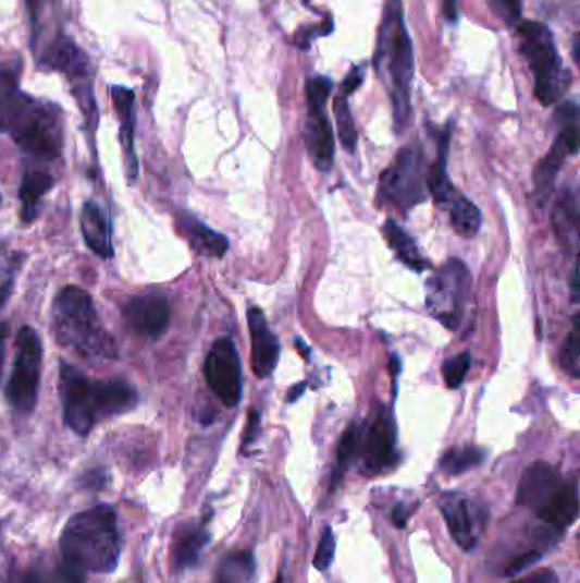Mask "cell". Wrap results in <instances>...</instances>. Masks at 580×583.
<instances>
[{"label": "cell", "instance_id": "1", "mask_svg": "<svg viewBox=\"0 0 580 583\" xmlns=\"http://www.w3.org/2000/svg\"><path fill=\"white\" fill-rule=\"evenodd\" d=\"M59 394L66 427L81 437H87L104 420L132 412L138 404V391L126 380L92 379L65 361L60 362Z\"/></svg>", "mask_w": 580, "mask_h": 583}, {"label": "cell", "instance_id": "2", "mask_svg": "<svg viewBox=\"0 0 580 583\" xmlns=\"http://www.w3.org/2000/svg\"><path fill=\"white\" fill-rule=\"evenodd\" d=\"M63 563L83 573H113L120 563L118 517L111 507L99 506L77 513L60 536Z\"/></svg>", "mask_w": 580, "mask_h": 583}, {"label": "cell", "instance_id": "3", "mask_svg": "<svg viewBox=\"0 0 580 583\" xmlns=\"http://www.w3.org/2000/svg\"><path fill=\"white\" fill-rule=\"evenodd\" d=\"M51 329L57 343L89 361H113L118 344L104 328L92 297L81 287L60 290L51 307Z\"/></svg>", "mask_w": 580, "mask_h": 583}, {"label": "cell", "instance_id": "4", "mask_svg": "<svg viewBox=\"0 0 580 583\" xmlns=\"http://www.w3.org/2000/svg\"><path fill=\"white\" fill-rule=\"evenodd\" d=\"M386 63L392 81L395 126L406 129L410 118V84L414 77L412 41L404 21L400 0H390L380 36H378L374 68Z\"/></svg>", "mask_w": 580, "mask_h": 583}, {"label": "cell", "instance_id": "5", "mask_svg": "<svg viewBox=\"0 0 580 583\" xmlns=\"http://www.w3.org/2000/svg\"><path fill=\"white\" fill-rule=\"evenodd\" d=\"M522 56L534 75V95L542 105L557 102L569 87V72L562 65L557 45L545 24L526 21L519 26Z\"/></svg>", "mask_w": 580, "mask_h": 583}, {"label": "cell", "instance_id": "6", "mask_svg": "<svg viewBox=\"0 0 580 583\" xmlns=\"http://www.w3.org/2000/svg\"><path fill=\"white\" fill-rule=\"evenodd\" d=\"M44 365V344L36 329L23 326L16 337V355L11 379L5 388L9 406L17 415H32L38 401L39 382Z\"/></svg>", "mask_w": 580, "mask_h": 583}, {"label": "cell", "instance_id": "7", "mask_svg": "<svg viewBox=\"0 0 580 583\" xmlns=\"http://www.w3.org/2000/svg\"><path fill=\"white\" fill-rule=\"evenodd\" d=\"M429 313L436 317L444 328H460L465 307L470 297L471 277L465 263L460 259H449L428 280Z\"/></svg>", "mask_w": 580, "mask_h": 583}, {"label": "cell", "instance_id": "8", "mask_svg": "<svg viewBox=\"0 0 580 583\" xmlns=\"http://www.w3.org/2000/svg\"><path fill=\"white\" fill-rule=\"evenodd\" d=\"M20 149L41 161H55L62 154V126L53 108L35 101L11 130Z\"/></svg>", "mask_w": 580, "mask_h": 583}, {"label": "cell", "instance_id": "9", "mask_svg": "<svg viewBox=\"0 0 580 583\" xmlns=\"http://www.w3.org/2000/svg\"><path fill=\"white\" fill-rule=\"evenodd\" d=\"M380 189L383 198L404 210L422 204L428 193V177L421 153L416 147L402 149L394 165L383 172Z\"/></svg>", "mask_w": 580, "mask_h": 583}, {"label": "cell", "instance_id": "10", "mask_svg": "<svg viewBox=\"0 0 580 583\" xmlns=\"http://www.w3.org/2000/svg\"><path fill=\"white\" fill-rule=\"evenodd\" d=\"M361 471L368 476L386 473L398 462L397 430L388 410L377 404L367 428H361Z\"/></svg>", "mask_w": 580, "mask_h": 583}, {"label": "cell", "instance_id": "11", "mask_svg": "<svg viewBox=\"0 0 580 583\" xmlns=\"http://www.w3.org/2000/svg\"><path fill=\"white\" fill-rule=\"evenodd\" d=\"M437 509L443 513L449 536L464 551L477 548L488 527L489 513L485 507L458 491L443 494L437 500Z\"/></svg>", "mask_w": 580, "mask_h": 583}, {"label": "cell", "instance_id": "12", "mask_svg": "<svg viewBox=\"0 0 580 583\" xmlns=\"http://www.w3.org/2000/svg\"><path fill=\"white\" fill-rule=\"evenodd\" d=\"M205 377L225 406H237L242 398V364L231 338L214 341L205 361Z\"/></svg>", "mask_w": 580, "mask_h": 583}, {"label": "cell", "instance_id": "13", "mask_svg": "<svg viewBox=\"0 0 580 583\" xmlns=\"http://www.w3.org/2000/svg\"><path fill=\"white\" fill-rule=\"evenodd\" d=\"M123 317L133 333L145 340H159L171 323V306L164 294L145 292L126 302Z\"/></svg>", "mask_w": 580, "mask_h": 583}, {"label": "cell", "instance_id": "14", "mask_svg": "<svg viewBox=\"0 0 580 583\" xmlns=\"http://www.w3.org/2000/svg\"><path fill=\"white\" fill-rule=\"evenodd\" d=\"M560 471L552 466L548 462H534L522 473L521 482L518 486L516 501L519 506L530 509L536 513L555 497L558 489L564 485Z\"/></svg>", "mask_w": 580, "mask_h": 583}, {"label": "cell", "instance_id": "15", "mask_svg": "<svg viewBox=\"0 0 580 583\" xmlns=\"http://www.w3.org/2000/svg\"><path fill=\"white\" fill-rule=\"evenodd\" d=\"M250 340H252V371L259 379L271 376L280 361V341L269 328L268 319L259 307L247 311Z\"/></svg>", "mask_w": 580, "mask_h": 583}, {"label": "cell", "instance_id": "16", "mask_svg": "<svg viewBox=\"0 0 580 583\" xmlns=\"http://www.w3.org/2000/svg\"><path fill=\"white\" fill-rule=\"evenodd\" d=\"M305 142L313 165L320 171H329L334 165L335 142L331 122L325 114V105H308Z\"/></svg>", "mask_w": 580, "mask_h": 583}, {"label": "cell", "instance_id": "17", "mask_svg": "<svg viewBox=\"0 0 580 583\" xmlns=\"http://www.w3.org/2000/svg\"><path fill=\"white\" fill-rule=\"evenodd\" d=\"M118 118H120V137L125 154V172L129 186L138 181V157L135 153V95L126 87H111Z\"/></svg>", "mask_w": 580, "mask_h": 583}, {"label": "cell", "instance_id": "18", "mask_svg": "<svg viewBox=\"0 0 580 583\" xmlns=\"http://www.w3.org/2000/svg\"><path fill=\"white\" fill-rule=\"evenodd\" d=\"M534 515L540 521L545 522L550 531L562 536L579 517V485H577V479L564 482L555 497L542 510H538Z\"/></svg>", "mask_w": 580, "mask_h": 583}, {"label": "cell", "instance_id": "19", "mask_svg": "<svg viewBox=\"0 0 580 583\" xmlns=\"http://www.w3.org/2000/svg\"><path fill=\"white\" fill-rule=\"evenodd\" d=\"M177 229L196 253L208 258H222L231 246L225 235L208 228L207 223L201 222L189 211L177 214Z\"/></svg>", "mask_w": 580, "mask_h": 583}, {"label": "cell", "instance_id": "20", "mask_svg": "<svg viewBox=\"0 0 580 583\" xmlns=\"http://www.w3.org/2000/svg\"><path fill=\"white\" fill-rule=\"evenodd\" d=\"M437 207L448 211L453 229L461 238H473L482 226V214L473 202L468 201L467 196L461 195L455 186H449L441 196L434 198Z\"/></svg>", "mask_w": 580, "mask_h": 583}, {"label": "cell", "instance_id": "21", "mask_svg": "<svg viewBox=\"0 0 580 583\" xmlns=\"http://www.w3.org/2000/svg\"><path fill=\"white\" fill-rule=\"evenodd\" d=\"M81 229L84 241L92 253L101 258L114 256L113 238H111L110 217L96 202H86L81 214Z\"/></svg>", "mask_w": 580, "mask_h": 583}, {"label": "cell", "instance_id": "22", "mask_svg": "<svg viewBox=\"0 0 580 583\" xmlns=\"http://www.w3.org/2000/svg\"><path fill=\"white\" fill-rule=\"evenodd\" d=\"M210 533L203 524H187L175 534L172 546V561L177 572H184L187 568L195 567L199 556L210 543Z\"/></svg>", "mask_w": 580, "mask_h": 583}, {"label": "cell", "instance_id": "23", "mask_svg": "<svg viewBox=\"0 0 580 583\" xmlns=\"http://www.w3.org/2000/svg\"><path fill=\"white\" fill-rule=\"evenodd\" d=\"M553 231L558 240L572 250L579 240V204L576 193L570 189H564L555 202V210L552 214Z\"/></svg>", "mask_w": 580, "mask_h": 583}, {"label": "cell", "instance_id": "24", "mask_svg": "<svg viewBox=\"0 0 580 583\" xmlns=\"http://www.w3.org/2000/svg\"><path fill=\"white\" fill-rule=\"evenodd\" d=\"M35 99L23 95L17 87L14 75L0 71V132H9L14 129L20 118L26 113Z\"/></svg>", "mask_w": 580, "mask_h": 583}, {"label": "cell", "instance_id": "25", "mask_svg": "<svg viewBox=\"0 0 580 583\" xmlns=\"http://www.w3.org/2000/svg\"><path fill=\"white\" fill-rule=\"evenodd\" d=\"M569 156V150L564 142L557 138L550 153L538 162L534 169V201L538 207H545L553 195V184L557 180L558 171L564 166L565 157Z\"/></svg>", "mask_w": 580, "mask_h": 583}, {"label": "cell", "instance_id": "26", "mask_svg": "<svg viewBox=\"0 0 580 583\" xmlns=\"http://www.w3.org/2000/svg\"><path fill=\"white\" fill-rule=\"evenodd\" d=\"M44 63L72 77H84L89 71V60L86 53L69 38L55 39L45 53Z\"/></svg>", "mask_w": 580, "mask_h": 583}, {"label": "cell", "instance_id": "27", "mask_svg": "<svg viewBox=\"0 0 580 583\" xmlns=\"http://www.w3.org/2000/svg\"><path fill=\"white\" fill-rule=\"evenodd\" d=\"M55 186V178L44 171H28L24 174L20 186L21 220L24 223L35 222L39 216L41 198Z\"/></svg>", "mask_w": 580, "mask_h": 583}, {"label": "cell", "instance_id": "28", "mask_svg": "<svg viewBox=\"0 0 580 583\" xmlns=\"http://www.w3.org/2000/svg\"><path fill=\"white\" fill-rule=\"evenodd\" d=\"M383 234H385L388 246L397 253L398 259L404 265L412 268L414 271L428 270V259L422 258L412 238L404 229L398 228L394 220H386L385 226H383Z\"/></svg>", "mask_w": 580, "mask_h": 583}, {"label": "cell", "instance_id": "29", "mask_svg": "<svg viewBox=\"0 0 580 583\" xmlns=\"http://www.w3.org/2000/svg\"><path fill=\"white\" fill-rule=\"evenodd\" d=\"M256 558L252 551H235L223 558L213 583H256Z\"/></svg>", "mask_w": 580, "mask_h": 583}, {"label": "cell", "instance_id": "30", "mask_svg": "<svg viewBox=\"0 0 580 583\" xmlns=\"http://www.w3.org/2000/svg\"><path fill=\"white\" fill-rule=\"evenodd\" d=\"M359 439H361V427L353 423L346 428L341 437L340 446H337V458H335L334 473H332V491L340 486L344 474L349 470L350 462L355 461L356 454L359 452Z\"/></svg>", "mask_w": 580, "mask_h": 583}, {"label": "cell", "instance_id": "31", "mask_svg": "<svg viewBox=\"0 0 580 583\" xmlns=\"http://www.w3.org/2000/svg\"><path fill=\"white\" fill-rule=\"evenodd\" d=\"M485 459V452L479 447H453L448 452H444L441 458V470L446 474H464L467 471L476 470Z\"/></svg>", "mask_w": 580, "mask_h": 583}, {"label": "cell", "instance_id": "32", "mask_svg": "<svg viewBox=\"0 0 580 583\" xmlns=\"http://www.w3.org/2000/svg\"><path fill=\"white\" fill-rule=\"evenodd\" d=\"M17 583H86V579L83 572L62 563L55 567L32 568Z\"/></svg>", "mask_w": 580, "mask_h": 583}, {"label": "cell", "instance_id": "33", "mask_svg": "<svg viewBox=\"0 0 580 583\" xmlns=\"http://www.w3.org/2000/svg\"><path fill=\"white\" fill-rule=\"evenodd\" d=\"M335 125H337V135L346 153H355L358 144V134H356L355 120L350 114L349 102L346 96L341 95L335 98L334 102Z\"/></svg>", "mask_w": 580, "mask_h": 583}, {"label": "cell", "instance_id": "34", "mask_svg": "<svg viewBox=\"0 0 580 583\" xmlns=\"http://www.w3.org/2000/svg\"><path fill=\"white\" fill-rule=\"evenodd\" d=\"M560 365L565 373L577 379L580 376V316H573L572 331L565 338L560 352Z\"/></svg>", "mask_w": 580, "mask_h": 583}, {"label": "cell", "instance_id": "35", "mask_svg": "<svg viewBox=\"0 0 580 583\" xmlns=\"http://www.w3.org/2000/svg\"><path fill=\"white\" fill-rule=\"evenodd\" d=\"M470 364L471 356L468 352L458 353V355L452 356V359L444 362L443 377L444 382L448 384L449 389L461 388Z\"/></svg>", "mask_w": 580, "mask_h": 583}, {"label": "cell", "instance_id": "36", "mask_svg": "<svg viewBox=\"0 0 580 583\" xmlns=\"http://www.w3.org/2000/svg\"><path fill=\"white\" fill-rule=\"evenodd\" d=\"M335 556V536L332 533L331 525L323 529L322 536H320L319 546H317L316 556H313V567L319 572H328L331 568Z\"/></svg>", "mask_w": 580, "mask_h": 583}, {"label": "cell", "instance_id": "37", "mask_svg": "<svg viewBox=\"0 0 580 583\" xmlns=\"http://www.w3.org/2000/svg\"><path fill=\"white\" fill-rule=\"evenodd\" d=\"M489 5H491L495 16L509 24V26H515L521 20L522 9L519 0H491Z\"/></svg>", "mask_w": 580, "mask_h": 583}, {"label": "cell", "instance_id": "38", "mask_svg": "<svg viewBox=\"0 0 580 583\" xmlns=\"http://www.w3.org/2000/svg\"><path fill=\"white\" fill-rule=\"evenodd\" d=\"M332 83L329 77H313L307 83V105H325L331 95Z\"/></svg>", "mask_w": 580, "mask_h": 583}, {"label": "cell", "instance_id": "39", "mask_svg": "<svg viewBox=\"0 0 580 583\" xmlns=\"http://www.w3.org/2000/svg\"><path fill=\"white\" fill-rule=\"evenodd\" d=\"M543 552L540 549H530V551L522 552V555L513 558L509 564L506 567L504 575H518V573L525 572L528 568L533 567L536 561L542 560Z\"/></svg>", "mask_w": 580, "mask_h": 583}, {"label": "cell", "instance_id": "40", "mask_svg": "<svg viewBox=\"0 0 580 583\" xmlns=\"http://www.w3.org/2000/svg\"><path fill=\"white\" fill-rule=\"evenodd\" d=\"M414 507H407V503H397L392 510V522L395 527L406 529L407 522H409L410 515H412Z\"/></svg>", "mask_w": 580, "mask_h": 583}, {"label": "cell", "instance_id": "41", "mask_svg": "<svg viewBox=\"0 0 580 583\" xmlns=\"http://www.w3.org/2000/svg\"><path fill=\"white\" fill-rule=\"evenodd\" d=\"M513 583H558V576L553 570H540Z\"/></svg>", "mask_w": 580, "mask_h": 583}, {"label": "cell", "instance_id": "42", "mask_svg": "<svg viewBox=\"0 0 580 583\" xmlns=\"http://www.w3.org/2000/svg\"><path fill=\"white\" fill-rule=\"evenodd\" d=\"M259 434V413H249V423H247L246 434H244V447L250 446L256 442Z\"/></svg>", "mask_w": 580, "mask_h": 583}, {"label": "cell", "instance_id": "43", "mask_svg": "<svg viewBox=\"0 0 580 583\" xmlns=\"http://www.w3.org/2000/svg\"><path fill=\"white\" fill-rule=\"evenodd\" d=\"M362 83V72L361 69L355 68L350 71V74L347 75L346 81L343 84V96L353 95Z\"/></svg>", "mask_w": 580, "mask_h": 583}, {"label": "cell", "instance_id": "44", "mask_svg": "<svg viewBox=\"0 0 580 583\" xmlns=\"http://www.w3.org/2000/svg\"><path fill=\"white\" fill-rule=\"evenodd\" d=\"M443 9L444 17L455 24L458 21V0H444Z\"/></svg>", "mask_w": 580, "mask_h": 583}, {"label": "cell", "instance_id": "45", "mask_svg": "<svg viewBox=\"0 0 580 583\" xmlns=\"http://www.w3.org/2000/svg\"><path fill=\"white\" fill-rule=\"evenodd\" d=\"M12 289H14V278H8L5 282L0 283V309L5 306V302L11 297Z\"/></svg>", "mask_w": 580, "mask_h": 583}, {"label": "cell", "instance_id": "46", "mask_svg": "<svg viewBox=\"0 0 580 583\" xmlns=\"http://www.w3.org/2000/svg\"><path fill=\"white\" fill-rule=\"evenodd\" d=\"M9 337V326L0 325V377H2V367H4V356H5V341Z\"/></svg>", "mask_w": 580, "mask_h": 583}, {"label": "cell", "instance_id": "47", "mask_svg": "<svg viewBox=\"0 0 580 583\" xmlns=\"http://www.w3.org/2000/svg\"><path fill=\"white\" fill-rule=\"evenodd\" d=\"M580 277H579V263H577L576 267H573L572 271V282H570V289H572V301L579 302V295H580Z\"/></svg>", "mask_w": 580, "mask_h": 583}, {"label": "cell", "instance_id": "48", "mask_svg": "<svg viewBox=\"0 0 580 583\" xmlns=\"http://www.w3.org/2000/svg\"><path fill=\"white\" fill-rule=\"evenodd\" d=\"M305 392V384H298V386H293L292 389H289L288 392V403H293V401L298 400L301 394Z\"/></svg>", "mask_w": 580, "mask_h": 583}, {"label": "cell", "instance_id": "49", "mask_svg": "<svg viewBox=\"0 0 580 583\" xmlns=\"http://www.w3.org/2000/svg\"><path fill=\"white\" fill-rule=\"evenodd\" d=\"M295 344L296 349H298V352L301 353V356H304V359H308V356H310V349H308V344L305 343L301 338H296Z\"/></svg>", "mask_w": 580, "mask_h": 583}, {"label": "cell", "instance_id": "50", "mask_svg": "<svg viewBox=\"0 0 580 583\" xmlns=\"http://www.w3.org/2000/svg\"><path fill=\"white\" fill-rule=\"evenodd\" d=\"M0 202H2V196H0Z\"/></svg>", "mask_w": 580, "mask_h": 583}]
</instances>
